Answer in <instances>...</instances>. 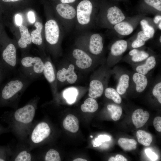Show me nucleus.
I'll return each mask as SVG.
<instances>
[{
	"label": "nucleus",
	"mask_w": 161,
	"mask_h": 161,
	"mask_svg": "<svg viewBox=\"0 0 161 161\" xmlns=\"http://www.w3.org/2000/svg\"><path fill=\"white\" fill-rule=\"evenodd\" d=\"M92 9V3L89 0H83L79 3L77 7V16L80 24L85 25L89 23Z\"/></svg>",
	"instance_id": "nucleus-7"
},
{
	"label": "nucleus",
	"mask_w": 161,
	"mask_h": 161,
	"mask_svg": "<svg viewBox=\"0 0 161 161\" xmlns=\"http://www.w3.org/2000/svg\"><path fill=\"white\" fill-rule=\"evenodd\" d=\"M145 152L147 156L152 161H155L158 158L157 155L153 152L151 149L147 148L145 150Z\"/></svg>",
	"instance_id": "nucleus-41"
},
{
	"label": "nucleus",
	"mask_w": 161,
	"mask_h": 161,
	"mask_svg": "<svg viewBox=\"0 0 161 161\" xmlns=\"http://www.w3.org/2000/svg\"><path fill=\"white\" fill-rule=\"evenodd\" d=\"M115 161H127L126 158L120 154H117L115 157Z\"/></svg>",
	"instance_id": "nucleus-44"
},
{
	"label": "nucleus",
	"mask_w": 161,
	"mask_h": 161,
	"mask_svg": "<svg viewBox=\"0 0 161 161\" xmlns=\"http://www.w3.org/2000/svg\"><path fill=\"white\" fill-rule=\"evenodd\" d=\"M140 24L143 31L148 34L151 38L153 37L155 33V30L153 27L149 24L147 21L143 19L140 21Z\"/></svg>",
	"instance_id": "nucleus-35"
},
{
	"label": "nucleus",
	"mask_w": 161,
	"mask_h": 161,
	"mask_svg": "<svg viewBox=\"0 0 161 161\" xmlns=\"http://www.w3.org/2000/svg\"><path fill=\"white\" fill-rule=\"evenodd\" d=\"M18 64L19 72L33 81L43 74L44 62L39 57L25 56L21 58Z\"/></svg>",
	"instance_id": "nucleus-3"
},
{
	"label": "nucleus",
	"mask_w": 161,
	"mask_h": 161,
	"mask_svg": "<svg viewBox=\"0 0 161 161\" xmlns=\"http://www.w3.org/2000/svg\"><path fill=\"white\" fill-rule=\"evenodd\" d=\"M19 30L21 38L18 41V46L22 49H26L32 42L31 36L27 28L25 26L21 25L19 26Z\"/></svg>",
	"instance_id": "nucleus-20"
},
{
	"label": "nucleus",
	"mask_w": 161,
	"mask_h": 161,
	"mask_svg": "<svg viewBox=\"0 0 161 161\" xmlns=\"http://www.w3.org/2000/svg\"><path fill=\"white\" fill-rule=\"evenodd\" d=\"M158 27H159V29L160 30H161V21H160V22L159 23Z\"/></svg>",
	"instance_id": "nucleus-51"
},
{
	"label": "nucleus",
	"mask_w": 161,
	"mask_h": 161,
	"mask_svg": "<svg viewBox=\"0 0 161 161\" xmlns=\"http://www.w3.org/2000/svg\"><path fill=\"white\" fill-rule=\"evenodd\" d=\"M107 17L109 23L114 25L123 21L125 19V15L122 10L116 6L110 7L108 9Z\"/></svg>",
	"instance_id": "nucleus-14"
},
{
	"label": "nucleus",
	"mask_w": 161,
	"mask_h": 161,
	"mask_svg": "<svg viewBox=\"0 0 161 161\" xmlns=\"http://www.w3.org/2000/svg\"><path fill=\"white\" fill-rule=\"evenodd\" d=\"M128 43L124 40H118L116 41L112 45L110 52L114 56H119L122 55L126 50Z\"/></svg>",
	"instance_id": "nucleus-21"
},
{
	"label": "nucleus",
	"mask_w": 161,
	"mask_h": 161,
	"mask_svg": "<svg viewBox=\"0 0 161 161\" xmlns=\"http://www.w3.org/2000/svg\"><path fill=\"white\" fill-rule=\"evenodd\" d=\"M131 56V60L134 62H139L146 60L149 56L148 53L143 50H140L134 49L131 50L129 52Z\"/></svg>",
	"instance_id": "nucleus-27"
},
{
	"label": "nucleus",
	"mask_w": 161,
	"mask_h": 161,
	"mask_svg": "<svg viewBox=\"0 0 161 161\" xmlns=\"http://www.w3.org/2000/svg\"><path fill=\"white\" fill-rule=\"evenodd\" d=\"M104 94L107 98L112 100L116 104H120L122 102L120 95L116 89L113 88H106L104 90Z\"/></svg>",
	"instance_id": "nucleus-31"
},
{
	"label": "nucleus",
	"mask_w": 161,
	"mask_h": 161,
	"mask_svg": "<svg viewBox=\"0 0 161 161\" xmlns=\"http://www.w3.org/2000/svg\"><path fill=\"white\" fill-rule=\"evenodd\" d=\"M45 30L47 41L51 45L56 44L59 36V29L57 22L52 19L47 21L45 24Z\"/></svg>",
	"instance_id": "nucleus-8"
},
{
	"label": "nucleus",
	"mask_w": 161,
	"mask_h": 161,
	"mask_svg": "<svg viewBox=\"0 0 161 161\" xmlns=\"http://www.w3.org/2000/svg\"><path fill=\"white\" fill-rule=\"evenodd\" d=\"M149 117L148 112L143 111L141 109L136 110L133 113L132 120L133 123L137 128L143 126Z\"/></svg>",
	"instance_id": "nucleus-13"
},
{
	"label": "nucleus",
	"mask_w": 161,
	"mask_h": 161,
	"mask_svg": "<svg viewBox=\"0 0 161 161\" xmlns=\"http://www.w3.org/2000/svg\"><path fill=\"white\" fill-rule=\"evenodd\" d=\"M2 1L5 2H13L18 1L19 0H1Z\"/></svg>",
	"instance_id": "nucleus-49"
},
{
	"label": "nucleus",
	"mask_w": 161,
	"mask_h": 161,
	"mask_svg": "<svg viewBox=\"0 0 161 161\" xmlns=\"http://www.w3.org/2000/svg\"><path fill=\"white\" fill-rule=\"evenodd\" d=\"M56 9L58 13L62 17L71 19L76 15V11L72 6L66 3H61L57 5Z\"/></svg>",
	"instance_id": "nucleus-16"
},
{
	"label": "nucleus",
	"mask_w": 161,
	"mask_h": 161,
	"mask_svg": "<svg viewBox=\"0 0 161 161\" xmlns=\"http://www.w3.org/2000/svg\"><path fill=\"white\" fill-rule=\"evenodd\" d=\"M12 151L10 161H35V156L26 140H18L14 147L10 145Z\"/></svg>",
	"instance_id": "nucleus-5"
},
{
	"label": "nucleus",
	"mask_w": 161,
	"mask_h": 161,
	"mask_svg": "<svg viewBox=\"0 0 161 161\" xmlns=\"http://www.w3.org/2000/svg\"><path fill=\"white\" fill-rule=\"evenodd\" d=\"M28 17L29 21L31 23H33L35 21V17L33 12L29 11L28 13Z\"/></svg>",
	"instance_id": "nucleus-42"
},
{
	"label": "nucleus",
	"mask_w": 161,
	"mask_h": 161,
	"mask_svg": "<svg viewBox=\"0 0 161 161\" xmlns=\"http://www.w3.org/2000/svg\"><path fill=\"white\" fill-rule=\"evenodd\" d=\"M145 2L156 10L161 11V0H144Z\"/></svg>",
	"instance_id": "nucleus-38"
},
{
	"label": "nucleus",
	"mask_w": 161,
	"mask_h": 161,
	"mask_svg": "<svg viewBox=\"0 0 161 161\" xmlns=\"http://www.w3.org/2000/svg\"><path fill=\"white\" fill-rule=\"evenodd\" d=\"M15 21L17 25L20 26L22 23V18L21 15L19 14H16L15 16Z\"/></svg>",
	"instance_id": "nucleus-43"
},
{
	"label": "nucleus",
	"mask_w": 161,
	"mask_h": 161,
	"mask_svg": "<svg viewBox=\"0 0 161 161\" xmlns=\"http://www.w3.org/2000/svg\"><path fill=\"white\" fill-rule=\"evenodd\" d=\"M39 100L36 96L23 106L5 112L0 117L1 120L8 125L10 131L18 140H26L34 122Z\"/></svg>",
	"instance_id": "nucleus-1"
},
{
	"label": "nucleus",
	"mask_w": 161,
	"mask_h": 161,
	"mask_svg": "<svg viewBox=\"0 0 161 161\" xmlns=\"http://www.w3.org/2000/svg\"><path fill=\"white\" fill-rule=\"evenodd\" d=\"M159 41H160V42L161 43V36L160 37Z\"/></svg>",
	"instance_id": "nucleus-52"
},
{
	"label": "nucleus",
	"mask_w": 161,
	"mask_h": 161,
	"mask_svg": "<svg viewBox=\"0 0 161 161\" xmlns=\"http://www.w3.org/2000/svg\"><path fill=\"white\" fill-rule=\"evenodd\" d=\"M118 143L119 146L125 151H131L136 149L137 142L134 139L121 138Z\"/></svg>",
	"instance_id": "nucleus-29"
},
{
	"label": "nucleus",
	"mask_w": 161,
	"mask_h": 161,
	"mask_svg": "<svg viewBox=\"0 0 161 161\" xmlns=\"http://www.w3.org/2000/svg\"><path fill=\"white\" fill-rule=\"evenodd\" d=\"M51 131V128L47 122H33L26 140L31 149L38 148L49 137Z\"/></svg>",
	"instance_id": "nucleus-4"
},
{
	"label": "nucleus",
	"mask_w": 161,
	"mask_h": 161,
	"mask_svg": "<svg viewBox=\"0 0 161 161\" xmlns=\"http://www.w3.org/2000/svg\"><path fill=\"white\" fill-rule=\"evenodd\" d=\"M130 77L126 73L122 74L120 77L117 84L116 90L120 95L126 93L129 85Z\"/></svg>",
	"instance_id": "nucleus-22"
},
{
	"label": "nucleus",
	"mask_w": 161,
	"mask_h": 161,
	"mask_svg": "<svg viewBox=\"0 0 161 161\" xmlns=\"http://www.w3.org/2000/svg\"><path fill=\"white\" fill-rule=\"evenodd\" d=\"M109 161H115V157H111L108 160Z\"/></svg>",
	"instance_id": "nucleus-50"
},
{
	"label": "nucleus",
	"mask_w": 161,
	"mask_h": 161,
	"mask_svg": "<svg viewBox=\"0 0 161 161\" xmlns=\"http://www.w3.org/2000/svg\"><path fill=\"white\" fill-rule=\"evenodd\" d=\"M12 151L9 144L0 145V161H10Z\"/></svg>",
	"instance_id": "nucleus-33"
},
{
	"label": "nucleus",
	"mask_w": 161,
	"mask_h": 161,
	"mask_svg": "<svg viewBox=\"0 0 161 161\" xmlns=\"http://www.w3.org/2000/svg\"><path fill=\"white\" fill-rule=\"evenodd\" d=\"M104 91L103 83L100 80H91L89 84L88 95L90 97L95 99L100 97Z\"/></svg>",
	"instance_id": "nucleus-15"
},
{
	"label": "nucleus",
	"mask_w": 161,
	"mask_h": 161,
	"mask_svg": "<svg viewBox=\"0 0 161 161\" xmlns=\"http://www.w3.org/2000/svg\"><path fill=\"white\" fill-rule=\"evenodd\" d=\"M90 137H91V138H92L93 137L92 136H91V135L90 136Z\"/></svg>",
	"instance_id": "nucleus-53"
},
{
	"label": "nucleus",
	"mask_w": 161,
	"mask_h": 161,
	"mask_svg": "<svg viewBox=\"0 0 161 161\" xmlns=\"http://www.w3.org/2000/svg\"><path fill=\"white\" fill-rule=\"evenodd\" d=\"M73 161H87V160L85 159H82L81 158H77L74 160Z\"/></svg>",
	"instance_id": "nucleus-48"
},
{
	"label": "nucleus",
	"mask_w": 161,
	"mask_h": 161,
	"mask_svg": "<svg viewBox=\"0 0 161 161\" xmlns=\"http://www.w3.org/2000/svg\"><path fill=\"white\" fill-rule=\"evenodd\" d=\"M72 55L75 59L77 66L82 69H87L92 64V60L91 57L83 51L78 49H74Z\"/></svg>",
	"instance_id": "nucleus-10"
},
{
	"label": "nucleus",
	"mask_w": 161,
	"mask_h": 161,
	"mask_svg": "<svg viewBox=\"0 0 161 161\" xmlns=\"http://www.w3.org/2000/svg\"><path fill=\"white\" fill-rule=\"evenodd\" d=\"M151 38L150 36L143 31L139 32L137 37L132 43L131 46L134 49L138 48L144 45L145 42Z\"/></svg>",
	"instance_id": "nucleus-30"
},
{
	"label": "nucleus",
	"mask_w": 161,
	"mask_h": 161,
	"mask_svg": "<svg viewBox=\"0 0 161 161\" xmlns=\"http://www.w3.org/2000/svg\"><path fill=\"white\" fill-rule=\"evenodd\" d=\"M77 89L75 87H70L65 89L63 93V96L67 103L69 104L74 103L78 95Z\"/></svg>",
	"instance_id": "nucleus-26"
},
{
	"label": "nucleus",
	"mask_w": 161,
	"mask_h": 161,
	"mask_svg": "<svg viewBox=\"0 0 161 161\" xmlns=\"http://www.w3.org/2000/svg\"><path fill=\"white\" fill-rule=\"evenodd\" d=\"M33 80L19 72L18 75L0 87V108H18L21 97Z\"/></svg>",
	"instance_id": "nucleus-2"
},
{
	"label": "nucleus",
	"mask_w": 161,
	"mask_h": 161,
	"mask_svg": "<svg viewBox=\"0 0 161 161\" xmlns=\"http://www.w3.org/2000/svg\"><path fill=\"white\" fill-rule=\"evenodd\" d=\"M57 80L60 82L65 81L70 84L75 83L78 78V76L75 72V66L72 64L67 68L59 69L56 73Z\"/></svg>",
	"instance_id": "nucleus-9"
},
{
	"label": "nucleus",
	"mask_w": 161,
	"mask_h": 161,
	"mask_svg": "<svg viewBox=\"0 0 161 161\" xmlns=\"http://www.w3.org/2000/svg\"><path fill=\"white\" fill-rule=\"evenodd\" d=\"M103 38L99 34H92L90 39L89 49L92 54L98 55L100 54L103 49Z\"/></svg>",
	"instance_id": "nucleus-12"
},
{
	"label": "nucleus",
	"mask_w": 161,
	"mask_h": 161,
	"mask_svg": "<svg viewBox=\"0 0 161 161\" xmlns=\"http://www.w3.org/2000/svg\"><path fill=\"white\" fill-rule=\"evenodd\" d=\"M0 58L8 72L14 70L18 64L15 46L12 43L8 44L4 46Z\"/></svg>",
	"instance_id": "nucleus-6"
},
{
	"label": "nucleus",
	"mask_w": 161,
	"mask_h": 161,
	"mask_svg": "<svg viewBox=\"0 0 161 161\" xmlns=\"http://www.w3.org/2000/svg\"><path fill=\"white\" fill-rule=\"evenodd\" d=\"M111 140L110 137L107 135H100L97 138L95 139L94 142V147L98 146L101 144V142L109 141Z\"/></svg>",
	"instance_id": "nucleus-37"
},
{
	"label": "nucleus",
	"mask_w": 161,
	"mask_h": 161,
	"mask_svg": "<svg viewBox=\"0 0 161 161\" xmlns=\"http://www.w3.org/2000/svg\"><path fill=\"white\" fill-rule=\"evenodd\" d=\"M156 63V58L154 56H149L144 63L136 66L135 70L136 72L146 75L155 67Z\"/></svg>",
	"instance_id": "nucleus-17"
},
{
	"label": "nucleus",
	"mask_w": 161,
	"mask_h": 161,
	"mask_svg": "<svg viewBox=\"0 0 161 161\" xmlns=\"http://www.w3.org/2000/svg\"><path fill=\"white\" fill-rule=\"evenodd\" d=\"M161 20V16L157 15L155 16L154 19V22L155 24H157Z\"/></svg>",
	"instance_id": "nucleus-46"
},
{
	"label": "nucleus",
	"mask_w": 161,
	"mask_h": 161,
	"mask_svg": "<svg viewBox=\"0 0 161 161\" xmlns=\"http://www.w3.org/2000/svg\"><path fill=\"white\" fill-rule=\"evenodd\" d=\"M44 67L43 74L47 80L50 84L51 88L55 93L56 89V74L54 65L49 60L43 61Z\"/></svg>",
	"instance_id": "nucleus-11"
},
{
	"label": "nucleus",
	"mask_w": 161,
	"mask_h": 161,
	"mask_svg": "<svg viewBox=\"0 0 161 161\" xmlns=\"http://www.w3.org/2000/svg\"><path fill=\"white\" fill-rule=\"evenodd\" d=\"M36 29L33 30L31 33V38L32 42L37 45H41L43 42L41 35V32L43 28V25L40 22L37 21L35 24Z\"/></svg>",
	"instance_id": "nucleus-24"
},
{
	"label": "nucleus",
	"mask_w": 161,
	"mask_h": 161,
	"mask_svg": "<svg viewBox=\"0 0 161 161\" xmlns=\"http://www.w3.org/2000/svg\"><path fill=\"white\" fill-rule=\"evenodd\" d=\"M98 103L95 99L90 97L86 99L80 106L82 111L85 112L93 113L98 109Z\"/></svg>",
	"instance_id": "nucleus-25"
},
{
	"label": "nucleus",
	"mask_w": 161,
	"mask_h": 161,
	"mask_svg": "<svg viewBox=\"0 0 161 161\" xmlns=\"http://www.w3.org/2000/svg\"><path fill=\"white\" fill-rule=\"evenodd\" d=\"M64 127L72 133H76L79 129V121L77 118L72 114H68L64 120Z\"/></svg>",
	"instance_id": "nucleus-19"
},
{
	"label": "nucleus",
	"mask_w": 161,
	"mask_h": 161,
	"mask_svg": "<svg viewBox=\"0 0 161 161\" xmlns=\"http://www.w3.org/2000/svg\"><path fill=\"white\" fill-rule=\"evenodd\" d=\"M132 79L135 84V89L137 92H142L146 88L148 81L145 75L136 72L133 74Z\"/></svg>",
	"instance_id": "nucleus-18"
},
{
	"label": "nucleus",
	"mask_w": 161,
	"mask_h": 161,
	"mask_svg": "<svg viewBox=\"0 0 161 161\" xmlns=\"http://www.w3.org/2000/svg\"><path fill=\"white\" fill-rule=\"evenodd\" d=\"M114 28L118 34L122 35H129L134 30L133 27L130 24L123 21L115 25Z\"/></svg>",
	"instance_id": "nucleus-23"
},
{
	"label": "nucleus",
	"mask_w": 161,
	"mask_h": 161,
	"mask_svg": "<svg viewBox=\"0 0 161 161\" xmlns=\"http://www.w3.org/2000/svg\"><path fill=\"white\" fill-rule=\"evenodd\" d=\"M107 109L110 112L111 118L113 120L116 121L120 119L122 112L120 106L115 104H109L107 106Z\"/></svg>",
	"instance_id": "nucleus-32"
},
{
	"label": "nucleus",
	"mask_w": 161,
	"mask_h": 161,
	"mask_svg": "<svg viewBox=\"0 0 161 161\" xmlns=\"http://www.w3.org/2000/svg\"><path fill=\"white\" fill-rule=\"evenodd\" d=\"M8 72L3 65L0 58V87L2 81Z\"/></svg>",
	"instance_id": "nucleus-39"
},
{
	"label": "nucleus",
	"mask_w": 161,
	"mask_h": 161,
	"mask_svg": "<svg viewBox=\"0 0 161 161\" xmlns=\"http://www.w3.org/2000/svg\"><path fill=\"white\" fill-rule=\"evenodd\" d=\"M153 125L156 130L158 131H161V117H155L153 121Z\"/></svg>",
	"instance_id": "nucleus-40"
},
{
	"label": "nucleus",
	"mask_w": 161,
	"mask_h": 161,
	"mask_svg": "<svg viewBox=\"0 0 161 161\" xmlns=\"http://www.w3.org/2000/svg\"><path fill=\"white\" fill-rule=\"evenodd\" d=\"M46 161H60L61 158L59 152L53 149H50L46 153L44 157Z\"/></svg>",
	"instance_id": "nucleus-34"
},
{
	"label": "nucleus",
	"mask_w": 161,
	"mask_h": 161,
	"mask_svg": "<svg viewBox=\"0 0 161 161\" xmlns=\"http://www.w3.org/2000/svg\"><path fill=\"white\" fill-rule=\"evenodd\" d=\"M76 0H60L61 2L63 3H68L75 2Z\"/></svg>",
	"instance_id": "nucleus-47"
},
{
	"label": "nucleus",
	"mask_w": 161,
	"mask_h": 161,
	"mask_svg": "<svg viewBox=\"0 0 161 161\" xmlns=\"http://www.w3.org/2000/svg\"><path fill=\"white\" fill-rule=\"evenodd\" d=\"M10 131L8 128L5 127L0 125V135Z\"/></svg>",
	"instance_id": "nucleus-45"
},
{
	"label": "nucleus",
	"mask_w": 161,
	"mask_h": 161,
	"mask_svg": "<svg viewBox=\"0 0 161 161\" xmlns=\"http://www.w3.org/2000/svg\"><path fill=\"white\" fill-rule=\"evenodd\" d=\"M153 95L156 98L159 102L161 103V82L157 83L154 86L152 90Z\"/></svg>",
	"instance_id": "nucleus-36"
},
{
	"label": "nucleus",
	"mask_w": 161,
	"mask_h": 161,
	"mask_svg": "<svg viewBox=\"0 0 161 161\" xmlns=\"http://www.w3.org/2000/svg\"><path fill=\"white\" fill-rule=\"evenodd\" d=\"M138 142L144 146H149L152 141V137L150 133L143 130H140L136 133Z\"/></svg>",
	"instance_id": "nucleus-28"
}]
</instances>
